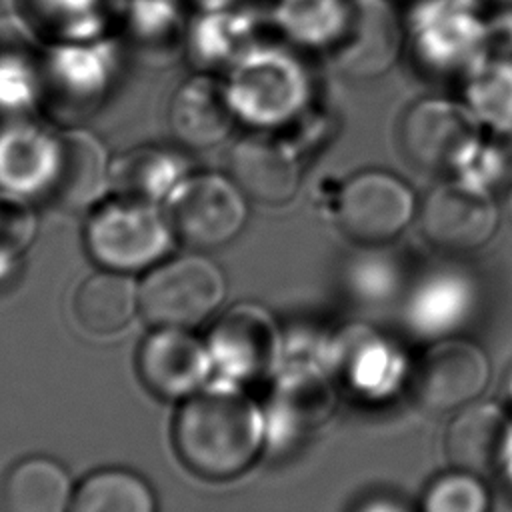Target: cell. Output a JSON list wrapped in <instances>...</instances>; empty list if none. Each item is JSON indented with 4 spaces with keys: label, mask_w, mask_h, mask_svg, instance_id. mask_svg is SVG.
Returning <instances> with one entry per match:
<instances>
[{
    "label": "cell",
    "mask_w": 512,
    "mask_h": 512,
    "mask_svg": "<svg viewBox=\"0 0 512 512\" xmlns=\"http://www.w3.org/2000/svg\"><path fill=\"white\" fill-rule=\"evenodd\" d=\"M266 434V414L232 380L202 386L184 398L172 422L180 462L196 476L216 482L246 472Z\"/></svg>",
    "instance_id": "1"
},
{
    "label": "cell",
    "mask_w": 512,
    "mask_h": 512,
    "mask_svg": "<svg viewBox=\"0 0 512 512\" xmlns=\"http://www.w3.org/2000/svg\"><path fill=\"white\" fill-rule=\"evenodd\" d=\"M174 230L156 204L116 196L94 208L84 244L94 262L116 272L152 268L172 246Z\"/></svg>",
    "instance_id": "2"
},
{
    "label": "cell",
    "mask_w": 512,
    "mask_h": 512,
    "mask_svg": "<svg viewBox=\"0 0 512 512\" xmlns=\"http://www.w3.org/2000/svg\"><path fill=\"white\" fill-rule=\"evenodd\" d=\"M138 294L140 310L150 324L194 328L222 306L226 278L210 258L184 254L154 264Z\"/></svg>",
    "instance_id": "3"
},
{
    "label": "cell",
    "mask_w": 512,
    "mask_h": 512,
    "mask_svg": "<svg viewBox=\"0 0 512 512\" xmlns=\"http://www.w3.org/2000/svg\"><path fill=\"white\" fill-rule=\"evenodd\" d=\"M482 126L462 100L422 96L398 122V148L404 160L426 174L454 176L480 138Z\"/></svg>",
    "instance_id": "4"
},
{
    "label": "cell",
    "mask_w": 512,
    "mask_h": 512,
    "mask_svg": "<svg viewBox=\"0 0 512 512\" xmlns=\"http://www.w3.org/2000/svg\"><path fill=\"white\" fill-rule=\"evenodd\" d=\"M168 222L188 246L212 250L234 240L248 218L244 192L228 174H186L168 196Z\"/></svg>",
    "instance_id": "5"
},
{
    "label": "cell",
    "mask_w": 512,
    "mask_h": 512,
    "mask_svg": "<svg viewBox=\"0 0 512 512\" xmlns=\"http://www.w3.org/2000/svg\"><path fill=\"white\" fill-rule=\"evenodd\" d=\"M406 42L422 66L464 80L488 54L486 16L458 0L422 2L406 24Z\"/></svg>",
    "instance_id": "6"
},
{
    "label": "cell",
    "mask_w": 512,
    "mask_h": 512,
    "mask_svg": "<svg viewBox=\"0 0 512 512\" xmlns=\"http://www.w3.org/2000/svg\"><path fill=\"white\" fill-rule=\"evenodd\" d=\"M324 360L336 384L364 402H384L410 378L406 354L378 330L352 324L326 346Z\"/></svg>",
    "instance_id": "7"
},
{
    "label": "cell",
    "mask_w": 512,
    "mask_h": 512,
    "mask_svg": "<svg viewBox=\"0 0 512 512\" xmlns=\"http://www.w3.org/2000/svg\"><path fill=\"white\" fill-rule=\"evenodd\" d=\"M416 196L390 170L368 168L352 174L336 196V222L352 240L378 246L396 238L416 214Z\"/></svg>",
    "instance_id": "8"
},
{
    "label": "cell",
    "mask_w": 512,
    "mask_h": 512,
    "mask_svg": "<svg viewBox=\"0 0 512 512\" xmlns=\"http://www.w3.org/2000/svg\"><path fill=\"white\" fill-rule=\"evenodd\" d=\"M498 220L494 194L462 176H448L432 186L418 208L426 240L448 252L482 248L498 230Z\"/></svg>",
    "instance_id": "9"
},
{
    "label": "cell",
    "mask_w": 512,
    "mask_h": 512,
    "mask_svg": "<svg viewBox=\"0 0 512 512\" xmlns=\"http://www.w3.org/2000/svg\"><path fill=\"white\" fill-rule=\"evenodd\" d=\"M406 46V24L392 0H350L348 18L334 48L336 68L366 82L388 74Z\"/></svg>",
    "instance_id": "10"
},
{
    "label": "cell",
    "mask_w": 512,
    "mask_h": 512,
    "mask_svg": "<svg viewBox=\"0 0 512 512\" xmlns=\"http://www.w3.org/2000/svg\"><path fill=\"white\" fill-rule=\"evenodd\" d=\"M212 364L232 382L268 376L282 356V336L274 316L254 304L232 306L206 340Z\"/></svg>",
    "instance_id": "11"
},
{
    "label": "cell",
    "mask_w": 512,
    "mask_h": 512,
    "mask_svg": "<svg viewBox=\"0 0 512 512\" xmlns=\"http://www.w3.org/2000/svg\"><path fill=\"white\" fill-rule=\"evenodd\" d=\"M490 380V360L478 344L464 338H440L410 372L416 400L434 412L460 410L474 402Z\"/></svg>",
    "instance_id": "12"
},
{
    "label": "cell",
    "mask_w": 512,
    "mask_h": 512,
    "mask_svg": "<svg viewBox=\"0 0 512 512\" xmlns=\"http://www.w3.org/2000/svg\"><path fill=\"white\" fill-rule=\"evenodd\" d=\"M136 366L154 396L184 400L202 388L214 364L208 346L188 328L158 326L140 342Z\"/></svg>",
    "instance_id": "13"
},
{
    "label": "cell",
    "mask_w": 512,
    "mask_h": 512,
    "mask_svg": "<svg viewBox=\"0 0 512 512\" xmlns=\"http://www.w3.org/2000/svg\"><path fill=\"white\" fill-rule=\"evenodd\" d=\"M226 174L246 198L264 206L290 202L302 176L296 152L268 132H250L234 140L226 154Z\"/></svg>",
    "instance_id": "14"
},
{
    "label": "cell",
    "mask_w": 512,
    "mask_h": 512,
    "mask_svg": "<svg viewBox=\"0 0 512 512\" xmlns=\"http://www.w3.org/2000/svg\"><path fill=\"white\" fill-rule=\"evenodd\" d=\"M108 154L88 130L70 128L58 134V154L42 198L58 210L78 212L96 204L110 186Z\"/></svg>",
    "instance_id": "15"
},
{
    "label": "cell",
    "mask_w": 512,
    "mask_h": 512,
    "mask_svg": "<svg viewBox=\"0 0 512 512\" xmlns=\"http://www.w3.org/2000/svg\"><path fill=\"white\" fill-rule=\"evenodd\" d=\"M166 116L176 142L192 150L222 142L236 120L228 86L208 74H196L180 82L170 96Z\"/></svg>",
    "instance_id": "16"
},
{
    "label": "cell",
    "mask_w": 512,
    "mask_h": 512,
    "mask_svg": "<svg viewBox=\"0 0 512 512\" xmlns=\"http://www.w3.org/2000/svg\"><path fill=\"white\" fill-rule=\"evenodd\" d=\"M324 364H300L286 372L270 394L268 432L280 440H296L324 424L336 404V388Z\"/></svg>",
    "instance_id": "17"
},
{
    "label": "cell",
    "mask_w": 512,
    "mask_h": 512,
    "mask_svg": "<svg viewBox=\"0 0 512 512\" xmlns=\"http://www.w3.org/2000/svg\"><path fill=\"white\" fill-rule=\"evenodd\" d=\"M476 306V284L456 268L424 274L404 302V320L420 338H446L456 332Z\"/></svg>",
    "instance_id": "18"
},
{
    "label": "cell",
    "mask_w": 512,
    "mask_h": 512,
    "mask_svg": "<svg viewBox=\"0 0 512 512\" xmlns=\"http://www.w3.org/2000/svg\"><path fill=\"white\" fill-rule=\"evenodd\" d=\"M512 420L494 402H470L450 420L446 456L456 470L488 476L502 468Z\"/></svg>",
    "instance_id": "19"
},
{
    "label": "cell",
    "mask_w": 512,
    "mask_h": 512,
    "mask_svg": "<svg viewBox=\"0 0 512 512\" xmlns=\"http://www.w3.org/2000/svg\"><path fill=\"white\" fill-rule=\"evenodd\" d=\"M58 154V134L16 120L0 130V188L42 198Z\"/></svg>",
    "instance_id": "20"
},
{
    "label": "cell",
    "mask_w": 512,
    "mask_h": 512,
    "mask_svg": "<svg viewBox=\"0 0 512 512\" xmlns=\"http://www.w3.org/2000/svg\"><path fill=\"white\" fill-rule=\"evenodd\" d=\"M70 502V476L48 456L18 460L0 482V512H66Z\"/></svg>",
    "instance_id": "21"
},
{
    "label": "cell",
    "mask_w": 512,
    "mask_h": 512,
    "mask_svg": "<svg viewBox=\"0 0 512 512\" xmlns=\"http://www.w3.org/2000/svg\"><path fill=\"white\" fill-rule=\"evenodd\" d=\"M140 308V294L126 272L104 268L88 276L74 298L78 324L94 336H110L130 324Z\"/></svg>",
    "instance_id": "22"
},
{
    "label": "cell",
    "mask_w": 512,
    "mask_h": 512,
    "mask_svg": "<svg viewBox=\"0 0 512 512\" xmlns=\"http://www.w3.org/2000/svg\"><path fill=\"white\" fill-rule=\"evenodd\" d=\"M184 176V162L174 152L138 146L112 160L110 188L116 196L156 204L168 198Z\"/></svg>",
    "instance_id": "23"
},
{
    "label": "cell",
    "mask_w": 512,
    "mask_h": 512,
    "mask_svg": "<svg viewBox=\"0 0 512 512\" xmlns=\"http://www.w3.org/2000/svg\"><path fill=\"white\" fill-rule=\"evenodd\" d=\"M68 512H158V500L140 474L102 468L80 482Z\"/></svg>",
    "instance_id": "24"
},
{
    "label": "cell",
    "mask_w": 512,
    "mask_h": 512,
    "mask_svg": "<svg viewBox=\"0 0 512 512\" xmlns=\"http://www.w3.org/2000/svg\"><path fill=\"white\" fill-rule=\"evenodd\" d=\"M462 84V102L482 128L512 126V56L488 54Z\"/></svg>",
    "instance_id": "25"
},
{
    "label": "cell",
    "mask_w": 512,
    "mask_h": 512,
    "mask_svg": "<svg viewBox=\"0 0 512 512\" xmlns=\"http://www.w3.org/2000/svg\"><path fill=\"white\" fill-rule=\"evenodd\" d=\"M454 176L472 180L492 194L512 190V126L482 128L480 138Z\"/></svg>",
    "instance_id": "26"
},
{
    "label": "cell",
    "mask_w": 512,
    "mask_h": 512,
    "mask_svg": "<svg viewBox=\"0 0 512 512\" xmlns=\"http://www.w3.org/2000/svg\"><path fill=\"white\" fill-rule=\"evenodd\" d=\"M480 478L456 468L434 478L422 496V512H488L490 494Z\"/></svg>",
    "instance_id": "27"
},
{
    "label": "cell",
    "mask_w": 512,
    "mask_h": 512,
    "mask_svg": "<svg viewBox=\"0 0 512 512\" xmlns=\"http://www.w3.org/2000/svg\"><path fill=\"white\" fill-rule=\"evenodd\" d=\"M348 282L354 296L364 304H378L388 300L398 288V268L396 264L378 254H366L352 262L348 270Z\"/></svg>",
    "instance_id": "28"
},
{
    "label": "cell",
    "mask_w": 512,
    "mask_h": 512,
    "mask_svg": "<svg viewBox=\"0 0 512 512\" xmlns=\"http://www.w3.org/2000/svg\"><path fill=\"white\" fill-rule=\"evenodd\" d=\"M36 218L14 198H0V264L18 258L34 240Z\"/></svg>",
    "instance_id": "29"
},
{
    "label": "cell",
    "mask_w": 512,
    "mask_h": 512,
    "mask_svg": "<svg viewBox=\"0 0 512 512\" xmlns=\"http://www.w3.org/2000/svg\"><path fill=\"white\" fill-rule=\"evenodd\" d=\"M486 46L492 56H512V6L486 16Z\"/></svg>",
    "instance_id": "30"
},
{
    "label": "cell",
    "mask_w": 512,
    "mask_h": 512,
    "mask_svg": "<svg viewBox=\"0 0 512 512\" xmlns=\"http://www.w3.org/2000/svg\"><path fill=\"white\" fill-rule=\"evenodd\" d=\"M356 512H412L404 502L392 496H374L366 500Z\"/></svg>",
    "instance_id": "31"
},
{
    "label": "cell",
    "mask_w": 512,
    "mask_h": 512,
    "mask_svg": "<svg viewBox=\"0 0 512 512\" xmlns=\"http://www.w3.org/2000/svg\"><path fill=\"white\" fill-rule=\"evenodd\" d=\"M506 476V480L510 482L512 486V428H510V434H508V442H506V450H504V460H502V468H500Z\"/></svg>",
    "instance_id": "32"
},
{
    "label": "cell",
    "mask_w": 512,
    "mask_h": 512,
    "mask_svg": "<svg viewBox=\"0 0 512 512\" xmlns=\"http://www.w3.org/2000/svg\"><path fill=\"white\" fill-rule=\"evenodd\" d=\"M508 392H510V398H512V376H510V382H508Z\"/></svg>",
    "instance_id": "33"
}]
</instances>
